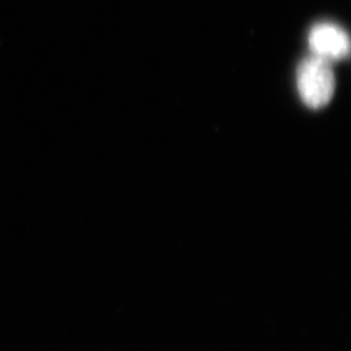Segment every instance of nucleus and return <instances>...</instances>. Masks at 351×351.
Here are the masks:
<instances>
[{"instance_id":"obj_1","label":"nucleus","mask_w":351,"mask_h":351,"mask_svg":"<svg viewBox=\"0 0 351 351\" xmlns=\"http://www.w3.org/2000/svg\"><path fill=\"white\" fill-rule=\"evenodd\" d=\"M297 88L302 101L310 108H322L333 98L336 80L329 62L311 55L297 69Z\"/></svg>"},{"instance_id":"obj_2","label":"nucleus","mask_w":351,"mask_h":351,"mask_svg":"<svg viewBox=\"0 0 351 351\" xmlns=\"http://www.w3.org/2000/svg\"><path fill=\"white\" fill-rule=\"evenodd\" d=\"M308 43L314 55L326 62L345 59L350 53V38L348 33L330 23L316 24L310 32Z\"/></svg>"}]
</instances>
